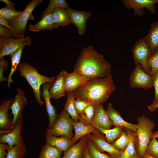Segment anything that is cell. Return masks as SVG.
Returning a JSON list of instances; mask_svg holds the SVG:
<instances>
[{
    "mask_svg": "<svg viewBox=\"0 0 158 158\" xmlns=\"http://www.w3.org/2000/svg\"><path fill=\"white\" fill-rule=\"evenodd\" d=\"M73 71L89 80L105 77L111 74V69L103 55L89 45L81 51Z\"/></svg>",
    "mask_w": 158,
    "mask_h": 158,
    "instance_id": "1",
    "label": "cell"
},
{
    "mask_svg": "<svg viewBox=\"0 0 158 158\" xmlns=\"http://www.w3.org/2000/svg\"><path fill=\"white\" fill-rule=\"evenodd\" d=\"M115 89L110 74L104 78L88 80L73 92L75 98L86 101L95 106L102 104Z\"/></svg>",
    "mask_w": 158,
    "mask_h": 158,
    "instance_id": "2",
    "label": "cell"
},
{
    "mask_svg": "<svg viewBox=\"0 0 158 158\" xmlns=\"http://www.w3.org/2000/svg\"><path fill=\"white\" fill-rule=\"evenodd\" d=\"M18 69L20 76L24 77L31 86L37 102L40 105H42L43 102L41 97L42 94L40 90V86L45 83L53 84L55 78L49 77L40 74L36 68L27 62L21 63Z\"/></svg>",
    "mask_w": 158,
    "mask_h": 158,
    "instance_id": "3",
    "label": "cell"
},
{
    "mask_svg": "<svg viewBox=\"0 0 158 158\" xmlns=\"http://www.w3.org/2000/svg\"><path fill=\"white\" fill-rule=\"evenodd\" d=\"M136 134L138 140V151L140 157H144L151 139L152 130L155 126L154 122L144 115L138 117Z\"/></svg>",
    "mask_w": 158,
    "mask_h": 158,
    "instance_id": "4",
    "label": "cell"
},
{
    "mask_svg": "<svg viewBox=\"0 0 158 158\" xmlns=\"http://www.w3.org/2000/svg\"><path fill=\"white\" fill-rule=\"evenodd\" d=\"M69 115L64 109L58 115V118L52 127L47 130L45 135L66 136L72 139L73 127L72 119L70 118Z\"/></svg>",
    "mask_w": 158,
    "mask_h": 158,
    "instance_id": "5",
    "label": "cell"
},
{
    "mask_svg": "<svg viewBox=\"0 0 158 158\" xmlns=\"http://www.w3.org/2000/svg\"><path fill=\"white\" fill-rule=\"evenodd\" d=\"M43 1V0H32L30 1L27 4L21 16L16 20L9 22L10 25L17 38L25 37L24 35L28 21L31 18L30 16L33 17L32 14L33 10Z\"/></svg>",
    "mask_w": 158,
    "mask_h": 158,
    "instance_id": "6",
    "label": "cell"
},
{
    "mask_svg": "<svg viewBox=\"0 0 158 158\" xmlns=\"http://www.w3.org/2000/svg\"><path fill=\"white\" fill-rule=\"evenodd\" d=\"M135 63L141 66L143 70L150 74V70L147 65V61L152 55V51L144 38L137 41L132 49Z\"/></svg>",
    "mask_w": 158,
    "mask_h": 158,
    "instance_id": "7",
    "label": "cell"
},
{
    "mask_svg": "<svg viewBox=\"0 0 158 158\" xmlns=\"http://www.w3.org/2000/svg\"><path fill=\"white\" fill-rule=\"evenodd\" d=\"M31 40L28 36L23 37L10 39L0 36V59L11 55L22 46H30Z\"/></svg>",
    "mask_w": 158,
    "mask_h": 158,
    "instance_id": "8",
    "label": "cell"
},
{
    "mask_svg": "<svg viewBox=\"0 0 158 158\" xmlns=\"http://www.w3.org/2000/svg\"><path fill=\"white\" fill-rule=\"evenodd\" d=\"M135 67L130 75V84L131 88L134 87L147 89L153 86V75L145 73L141 66L135 63Z\"/></svg>",
    "mask_w": 158,
    "mask_h": 158,
    "instance_id": "9",
    "label": "cell"
},
{
    "mask_svg": "<svg viewBox=\"0 0 158 158\" xmlns=\"http://www.w3.org/2000/svg\"><path fill=\"white\" fill-rule=\"evenodd\" d=\"M86 135L87 139L93 142L100 151L107 152L113 158H118L123 152L116 149L111 144L108 142L105 137L101 134L96 128L92 134Z\"/></svg>",
    "mask_w": 158,
    "mask_h": 158,
    "instance_id": "10",
    "label": "cell"
},
{
    "mask_svg": "<svg viewBox=\"0 0 158 158\" xmlns=\"http://www.w3.org/2000/svg\"><path fill=\"white\" fill-rule=\"evenodd\" d=\"M23 126V119L22 116L18 119L11 131L7 133L0 134V142L7 144L9 148L19 144L23 138L21 135Z\"/></svg>",
    "mask_w": 158,
    "mask_h": 158,
    "instance_id": "11",
    "label": "cell"
},
{
    "mask_svg": "<svg viewBox=\"0 0 158 158\" xmlns=\"http://www.w3.org/2000/svg\"><path fill=\"white\" fill-rule=\"evenodd\" d=\"M12 99H3L0 105V134L7 133L13 128L14 125L9 115L8 111L13 101Z\"/></svg>",
    "mask_w": 158,
    "mask_h": 158,
    "instance_id": "12",
    "label": "cell"
},
{
    "mask_svg": "<svg viewBox=\"0 0 158 158\" xmlns=\"http://www.w3.org/2000/svg\"><path fill=\"white\" fill-rule=\"evenodd\" d=\"M122 2L126 8L134 10L135 15L141 16L144 13L142 10L144 8L154 14L156 11L154 4L158 3V0H124Z\"/></svg>",
    "mask_w": 158,
    "mask_h": 158,
    "instance_id": "13",
    "label": "cell"
},
{
    "mask_svg": "<svg viewBox=\"0 0 158 158\" xmlns=\"http://www.w3.org/2000/svg\"><path fill=\"white\" fill-rule=\"evenodd\" d=\"M66 10L71 23L74 24L78 28L79 34L81 35L84 34L86 30V22L91 16V13L85 11H77L69 8Z\"/></svg>",
    "mask_w": 158,
    "mask_h": 158,
    "instance_id": "14",
    "label": "cell"
},
{
    "mask_svg": "<svg viewBox=\"0 0 158 158\" xmlns=\"http://www.w3.org/2000/svg\"><path fill=\"white\" fill-rule=\"evenodd\" d=\"M17 91V94L13 98V100L10 107L13 115L12 119L14 126L19 118L23 116V111L28 103L23 90L22 89L18 88Z\"/></svg>",
    "mask_w": 158,
    "mask_h": 158,
    "instance_id": "15",
    "label": "cell"
},
{
    "mask_svg": "<svg viewBox=\"0 0 158 158\" xmlns=\"http://www.w3.org/2000/svg\"><path fill=\"white\" fill-rule=\"evenodd\" d=\"M105 111L114 126L121 127L136 132L138 125L133 124L125 121L122 117L119 112L113 108L111 104L109 103L107 109L105 110Z\"/></svg>",
    "mask_w": 158,
    "mask_h": 158,
    "instance_id": "16",
    "label": "cell"
},
{
    "mask_svg": "<svg viewBox=\"0 0 158 158\" xmlns=\"http://www.w3.org/2000/svg\"><path fill=\"white\" fill-rule=\"evenodd\" d=\"M42 96L44 99L48 117L49 123L48 128H51L56 121L58 115L56 114L55 108L51 104L49 91L53 84L50 83H45L43 85Z\"/></svg>",
    "mask_w": 158,
    "mask_h": 158,
    "instance_id": "17",
    "label": "cell"
},
{
    "mask_svg": "<svg viewBox=\"0 0 158 158\" xmlns=\"http://www.w3.org/2000/svg\"><path fill=\"white\" fill-rule=\"evenodd\" d=\"M67 73V71L63 70L56 77L55 81L49 91L51 99H57L65 96L66 92L65 76Z\"/></svg>",
    "mask_w": 158,
    "mask_h": 158,
    "instance_id": "18",
    "label": "cell"
},
{
    "mask_svg": "<svg viewBox=\"0 0 158 158\" xmlns=\"http://www.w3.org/2000/svg\"><path fill=\"white\" fill-rule=\"evenodd\" d=\"M92 124L104 129L110 128L112 123L107 116L102 104L95 106L94 115L90 123Z\"/></svg>",
    "mask_w": 158,
    "mask_h": 158,
    "instance_id": "19",
    "label": "cell"
},
{
    "mask_svg": "<svg viewBox=\"0 0 158 158\" xmlns=\"http://www.w3.org/2000/svg\"><path fill=\"white\" fill-rule=\"evenodd\" d=\"M65 89L66 92H73L85 82L89 80L73 71L65 76Z\"/></svg>",
    "mask_w": 158,
    "mask_h": 158,
    "instance_id": "20",
    "label": "cell"
},
{
    "mask_svg": "<svg viewBox=\"0 0 158 158\" xmlns=\"http://www.w3.org/2000/svg\"><path fill=\"white\" fill-rule=\"evenodd\" d=\"M75 134L72 138L73 145L79 139L91 133L96 129L92 125H87L80 120L78 121L72 119Z\"/></svg>",
    "mask_w": 158,
    "mask_h": 158,
    "instance_id": "21",
    "label": "cell"
},
{
    "mask_svg": "<svg viewBox=\"0 0 158 158\" xmlns=\"http://www.w3.org/2000/svg\"><path fill=\"white\" fill-rule=\"evenodd\" d=\"M46 143L55 146L62 151L65 152L73 145L72 139L66 136L58 138L53 135H46Z\"/></svg>",
    "mask_w": 158,
    "mask_h": 158,
    "instance_id": "22",
    "label": "cell"
},
{
    "mask_svg": "<svg viewBox=\"0 0 158 158\" xmlns=\"http://www.w3.org/2000/svg\"><path fill=\"white\" fill-rule=\"evenodd\" d=\"M87 140V135L82 138L77 143L72 145L64 152L62 158H81Z\"/></svg>",
    "mask_w": 158,
    "mask_h": 158,
    "instance_id": "23",
    "label": "cell"
},
{
    "mask_svg": "<svg viewBox=\"0 0 158 158\" xmlns=\"http://www.w3.org/2000/svg\"><path fill=\"white\" fill-rule=\"evenodd\" d=\"M51 14L55 28L59 26H66L71 23L66 9L56 8L54 10Z\"/></svg>",
    "mask_w": 158,
    "mask_h": 158,
    "instance_id": "24",
    "label": "cell"
},
{
    "mask_svg": "<svg viewBox=\"0 0 158 158\" xmlns=\"http://www.w3.org/2000/svg\"><path fill=\"white\" fill-rule=\"evenodd\" d=\"M55 28L54 21L51 14L47 15L42 17L36 24H30L29 27L30 30L38 32L43 30H53Z\"/></svg>",
    "mask_w": 158,
    "mask_h": 158,
    "instance_id": "25",
    "label": "cell"
},
{
    "mask_svg": "<svg viewBox=\"0 0 158 158\" xmlns=\"http://www.w3.org/2000/svg\"><path fill=\"white\" fill-rule=\"evenodd\" d=\"M151 28L147 35L144 38L150 48L152 54L158 49V22H153Z\"/></svg>",
    "mask_w": 158,
    "mask_h": 158,
    "instance_id": "26",
    "label": "cell"
},
{
    "mask_svg": "<svg viewBox=\"0 0 158 158\" xmlns=\"http://www.w3.org/2000/svg\"><path fill=\"white\" fill-rule=\"evenodd\" d=\"M129 135L130 141L126 149L118 158H140L135 149V140L137 136L136 133L130 130L126 129Z\"/></svg>",
    "mask_w": 158,
    "mask_h": 158,
    "instance_id": "27",
    "label": "cell"
},
{
    "mask_svg": "<svg viewBox=\"0 0 158 158\" xmlns=\"http://www.w3.org/2000/svg\"><path fill=\"white\" fill-rule=\"evenodd\" d=\"M93 125L99 131L105 135L106 140L110 144L114 142L121 135L124 130V128L119 126H115L111 129H104L99 127L93 124Z\"/></svg>",
    "mask_w": 158,
    "mask_h": 158,
    "instance_id": "28",
    "label": "cell"
},
{
    "mask_svg": "<svg viewBox=\"0 0 158 158\" xmlns=\"http://www.w3.org/2000/svg\"><path fill=\"white\" fill-rule=\"evenodd\" d=\"M24 46H22L15 51L10 55L11 60V68L7 79V86L8 88L13 82L12 76L16 72L17 67L20 63V58Z\"/></svg>",
    "mask_w": 158,
    "mask_h": 158,
    "instance_id": "29",
    "label": "cell"
},
{
    "mask_svg": "<svg viewBox=\"0 0 158 158\" xmlns=\"http://www.w3.org/2000/svg\"><path fill=\"white\" fill-rule=\"evenodd\" d=\"M62 152L58 148L45 143L42 148L38 158H59Z\"/></svg>",
    "mask_w": 158,
    "mask_h": 158,
    "instance_id": "30",
    "label": "cell"
},
{
    "mask_svg": "<svg viewBox=\"0 0 158 158\" xmlns=\"http://www.w3.org/2000/svg\"><path fill=\"white\" fill-rule=\"evenodd\" d=\"M26 148L23 138L18 144L8 149L6 158H24L26 153Z\"/></svg>",
    "mask_w": 158,
    "mask_h": 158,
    "instance_id": "31",
    "label": "cell"
},
{
    "mask_svg": "<svg viewBox=\"0 0 158 158\" xmlns=\"http://www.w3.org/2000/svg\"><path fill=\"white\" fill-rule=\"evenodd\" d=\"M66 101L64 108L69 114L71 116V119L75 121L79 120L80 116L76 112L73 104L74 100L75 98L73 92H66Z\"/></svg>",
    "mask_w": 158,
    "mask_h": 158,
    "instance_id": "32",
    "label": "cell"
},
{
    "mask_svg": "<svg viewBox=\"0 0 158 158\" xmlns=\"http://www.w3.org/2000/svg\"><path fill=\"white\" fill-rule=\"evenodd\" d=\"M58 7L67 9L69 8V6L64 0H51L47 8L42 13L41 17L48 14H51L54 10Z\"/></svg>",
    "mask_w": 158,
    "mask_h": 158,
    "instance_id": "33",
    "label": "cell"
},
{
    "mask_svg": "<svg viewBox=\"0 0 158 158\" xmlns=\"http://www.w3.org/2000/svg\"><path fill=\"white\" fill-rule=\"evenodd\" d=\"M23 13V11L11 9L6 6L0 9V16L5 18L9 22L20 17Z\"/></svg>",
    "mask_w": 158,
    "mask_h": 158,
    "instance_id": "34",
    "label": "cell"
},
{
    "mask_svg": "<svg viewBox=\"0 0 158 158\" xmlns=\"http://www.w3.org/2000/svg\"><path fill=\"white\" fill-rule=\"evenodd\" d=\"M129 141V135L124 129L120 137L111 144L116 149L123 152L127 147Z\"/></svg>",
    "mask_w": 158,
    "mask_h": 158,
    "instance_id": "35",
    "label": "cell"
},
{
    "mask_svg": "<svg viewBox=\"0 0 158 158\" xmlns=\"http://www.w3.org/2000/svg\"><path fill=\"white\" fill-rule=\"evenodd\" d=\"M87 145L89 154L91 158H113L110 155L100 151L93 142L88 139Z\"/></svg>",
    "mask_w": 158,
    "mask_h": 158,
    "instance_id": "36",
    "label": "cell"
},
{
    "mask_svg": "<svg viewBox=\"0 0 158 158\" xmlns=\"http://www.w3.org/2000/svg\"><path fill=\"white\" fill-rule=\"evenodd\" d=\"M147 65L150 74L153 75L158 71V49L155 51L148 60Z\"/></svg>",
    "mask_w": 158,
    "mask_h": 158,
    "instance_id": "37",
    "label": "cell"
},
{
    "mask_svg": "<svg viewBox=\"0 0 158 158\" xmlns=\"http://www.w3.org/2000/svg\"><path fill=\"white\" fill-rule=\"evenodd\" d=\"M146 152V154L158 158V141L157 140L156 138L151 139L147 146Z\"/></svg>",
    "mask_w": 158,
    "mask_h": 158,
    "instance_id": "38",
    "label": "cell"
},
{
    "mask_svg": "<svg viewBox=\"0 0 158 158\" xmlns=\"http://www.w3.org/2000/svg\"><path fill=\"white\" fill-rule=\"evenodd\" d=\"M73 104L76 112L80 116L84 113L83 111L85 108L91 104L86 101L76 98L74 100Z\"/></svg>",
    "mask_w": 158,
    "mask_h": 158,
    "instance_id": "39",
    "label": "cell"
},
{
    "mask_svg": "<svg viewBox=\"0 0 158 158\" xmlns=\"http://www.w3.org/2000/svg\"><path fill=\"white\" fill-rule=\"evenodd\" d=\"M83 112L86 118L85 124L87 125H91L90 123L95 114V106L92 104L88 105L85 108Z\"/></svg>",
    "mask_w": 158,
    "mask_h": 158,
    "instance_id": "40",
    "label": "cell"
},
{
    "mask_svg": "<svg viewBox=\"0 0 158 158\" xmlns=\"http://www.w3.org/2000/svg\"><path fill=\"white\" fill-rule=\"evenodd\" d=\"M0 35L6 38L14 39L16 37L15 34L9 29L0 24Z\"/></svg>",
    "mask_w": 158,
    "mask_h": 158,
    "instance_id": "41",
    "label": "cell"
},
{
    "mask_svg": "<svg viewBox=\"0 0 158 158\" xmlns=\"http://www.w3.org/2000/svg\"><path fill=\"white\" fill-rule=\"evenodd\" d=\"M0 82L7 81V79L4 77L3 74L4 71L5 69H7L8 63L4 57L0 59Z\"/></svg>",
    "mask_w": 158,
    "mask_h": 158,
    "instance_id": "42",
    "label": "cell"
},
{
    "mask_svg": "<svg viewBox=\"0 0 158 158\" xmlns=\"http://www.w3.org/2000/svg\"><path fill=\"white\" fill-rule=\"evenodd\" d=\"M153 83L155 90V95L152 103L158 102V71L153 75Z\"/></svg>",
    "mask_w": 158,
    "mask_h": 158,
    "instance_id": "43",
    "label": "cell"
},
{
    "mask_svg": "<svg viewBox=\"0 0 158 158\" xmlns=\"http://www.w3.org/2000/svg\"><path fill=\"white\" fill-rule=\"evenodd\" d=\"M9 147L8 145L2 142L0 143V158H6L7 154L6 150L9 149Z\"/></svg>",
    "mask_w": 158,
    "mask_h": 158,
    "instance_id": "44",
    "label": "cell"
},
{
    "mask_svg": "<svg viewBox=\"0 0 158 158\" xmlns=\"http://www.w3.org/2000/svg\"><path fill=\"white\" fill-rule=\"evenodd\" d=\"M0 24H1L6 28L9 29L15 33L12 28L10 25L9 22L1 16H0Z\"/></svg>",
    "mask_w": 158,
    "mask_h": 158,
    "instance_id": "45",
    "label": "cell"
},
{
    "mask_svg": "<svg viewBox=\"0 0 158 158\" xmlns=\"http://www.w3.org/2000/svg\"><path fill=\"white\" fill-rule=\"evenodd\" d=\"M0 1L6 4V6L8 8L12 9H16L15 8L16 4L13 2L9 0H0Z\"/></svg>",
    "mask_w": 158,
    "mask_h": 158,
    "instance_id": "46",
    "label": "cell"
},
{
    "mask_svg": "<svg viewBox=\"0 0 158 158\" xmlns=\"http://www.w3.org/2000/svg\"><path fill=\"white\" fill-rule=\"evenodd\" d=\"M81 158H91L89 154L87 144L84 149Z\"/></svg>",
    "mask_w": 158,
    "mask_h": 158,
    "instance_id": "47",
    "label": "cell"
},
{
    "mask_svg": "<svg viewBox=\"0 0 158 158\" xmlns=\"http://www.w3.org/2000/svg\"><path fill=\"white\" fill-rule=\"evenodd\" d=\"M148 108L151 112H153L158 108V103H152L151 105L148 106Z\"/></svg>",
    "mask_w": 158,
    "mask_h": 158,
    "instance_id": "48",
    "label": "cell"
},
{
    "mask_svg": "<svg viewBox=\"0 0 158 158\" xmlns=\"http://www.w3.org/2000/svg\"><path fill=\"white\" fill-rule=\"evenodd\" d=\"M153 138H158V131L153 133L152 135L151 139Z\"/></svg>",
    "mask_w": 158,
    "mask_h": 158,
    "instance_id": "49",
    "label": "cell"
},
{
    "mask_svg": "<svg viewBox=\"0 0 158 158\" xmlns=\"http://www.w3.org/2000/svg\"><path fill=\"white\" fill-rule=\"evenodd\" d=\"M144 158H157L153 156H152L150 155L147 154L145 153L144 156Z\"/></svg>",
    "mask_w": 158,
    "mask_h": 158,
    "instance_id": "50",
    "label": "cell"
},
{
    "mask_svg": "<svg viewBox=\"0 0 158 158\" xmlns=\"http://www.w3.org/2000/svg\"><path fill=\"white\" fill-rule=\"evenodd\" d=\"M62 158L61 157L60 158Z\"/></svg>",
    "mask_w": 158,
    "mask_h": 158,
    "instance_id": "51",
    "label": "cell"
},
{
    "mask_svg": "<svg viewBox=\"0 0 158 158\" xmlns=\"http://www.w3.org/2000/svg\"></svg>",
    "mask_w": 158,
    "mask_h": 158,
    "instance_id": "52",
    "label": "cell"
}]
</instances>
